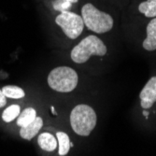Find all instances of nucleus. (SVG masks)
I'll return each mask as SVG.
<instances>
[{
  "label": "nucleus",
  "instance_id": "13",
  "mask_svg": "<svg viewBox=\"0 0 156 156\" xmlns=\"http://www.w3.org/2000/svg\"><path fill=\"white\" fill-rule=\"evenodd\" d=\"M2 92L7 97L13 99H20L25 95L24 91L21 87L14 86V85H7L2 88Z\"/></svg>",
  "mask_w": 156,
  "mask_h": 156
},
{
  "label": "nucleus",
  "instance_id": "9",
  "mask_svg": "<svg viewBox=\"0 0 156 156\" xmlns=\"http://www.w3.org/2000/svg\"><path fill=\"white\" fill-rule=\"evenodd\" d=\"M37 142L39 147L46 151H52L57 148L58 142L51 134L50 133H42L37 137Z\"/></svg>",
  "mask_w": 156,
  "mask_h": 156
},
{
  "label": "nucleus",
  "instance_id": "10",
  "mask_svg": "<svg viewBox=\"0 0 156 156\" xmlns=\"http://www.w3.org/2000/svg\"><path fill=\"white\" fill-rule=\"evenodd\" d=\"M37 118L36 109L33 108H27L20 113V115L17 117V125L20 127H23L27 124L32 122Z\"/></svg>",
  "mask_w": 156,
  "mask_h": 156
},
{
  "label": "nucleus",
  "instance_id": "4",
  "mask_svg": "<svg viewBox=\"0 0 156 156\" xmlns=\"http://www.w3.org/2000/svg\"><path fill=\"white\" fill-rule=\"evenodd\" d=\"M78 74L68 66H58L52 69L48 76L49 86L59 93H70L78 85Z\"/></svg>",
  "mask_w": 156,
  "mask_h": 156
},
{
  "label": "nucleus",
  "instance_id": "3",
  "mask_svg": "<svg viewBox=\"0 0 156 156\" xmlns=\"http://www.w3.org/2000/svg\"><path fill=\"white\" fill-rule=\"evenodd\" d=\"M107 47L104 42L96 36L91 35L82 39L71 51V59L77 64L86 63L91 56H104Z\"/></svg>",
  "mask_w": 156,
  "mask_h": 156
},
{
  "label": "nucleus",
  "instance_id": "14",
  "mask_svg": "<svg viewBox=\"0 0 156 156\" xmlns=\"http://www.w3.org/2000/svg\"><path fill=\"white\" fill-rule=\"evenodd\" d=\"M21 113V108L18 105H11L7 108L2 114V119L6 122H10L13 120H15Z\"/></svg>",
  "mask_w": 156,
  "mask_h": 156
},
{
  "label": "nucleus",
  "instance_id": "18",
  "mask_svg": "<svg viewBox=\"0 0 156 156\" xmlns=\"http://www.w3.org/2000/svg\"><path fill=\"white\" fill-rule=\"evenodd\" d=\"M66 1H68V2H70V3H72V4H74V3H77L79 0H66Z\"/></svg>",
  "mask_w": 156,
  "mask_h": 156
},
{
  "label": "nucleus",
  "instance_id": "11",
  "mask_svg": "<svg viewBox=\"0 0 156 156\" xmlns=\"http://www.w3.org/2000/svg\"><path fill=\"white\" fill-rule=\"evenodd\" d=\"M138 10L148 18L156 17V0H147L142 2L138 6Z\"/></svg>",
  "mask_w": 156,
  "mask_h": 156
},
{
  "label": "nucleus",
  "instance_id": "5",
  "mask_svg": "<svg viewBox=\"0 0 156 156\" xmlns=\"http://www.w3.org/2000/svg\"><path fill=\"white\" fill-rule=\"evenodd\" d=\"M55 23L62 28L65 35L70 39L79 37L84 28L82 17L69 10L61 12L56 17Z\"/></svg>",
  "mask_w": 156,
  "mask_h": 156
},
{
  "label": "nucleus",
  "instance_id": "19",
  "mask_svg": "<svg viewBox=\"0 0 156 156\" xmlns=\"http://www.w3.org/2000/svg\"><path fill=\"white\" fill-rule=\"evenodd\" d=\"M51 112H53V114H54V115L57 114V113H56V112L54 111V108H53V107H51Z\"/></svg>",
  "mask_w": 156,
  "mask_h": 156
},
{
  "label": "nucleus",
  "instance_id": "12",
  "mask_svg": "<svg viewBox=\"0 0 156 156\" xmlns=\"http://www.w3.org/2000/svg\"><path fill=\"white\" fill-rule=\"evenodd\" d=\"M56 137L58 141V147H59V155L64 156L68 153L70 149V140L67 134L64 132H57L56 133Z\"/></svg>",
  "mask_w": 156,
  "mask_h": 156
},
{
  "label": "nucleus",
  "instance_id": "8",
  "mask_svg": "<svg viewBox=\"0 0 156 156\" xmlns=\"http://www.w3.org/2000/svg\"><path fill=\"white\" fill-rule=\"evenodd\" d=\"M142 46L147 51L156 50V18L151 20L147 26V37L143 41Z\"/></svg>",
  "mask_w": 156,
  "mask_h": 156
},
{
  "label": "nucleus",
  "instance_id": "17",
  "mask_svg": "<svg viewBox=\"0 0 156 156\" xmlns=\"http://www.w3.org/2000/svg\"><path fill=\"white\" fill-rule=\"evenodd\" d=\"M143 115H144L146 118H148V116H149V111H147L146 109H145V110H143Z\"/></svg>",
  "mask_w": 156,
  "mask_h": 156
},
{
  "label": "nucleus",
  "instance_id": "1",
  "mask_svg": "<svg viewBox=\"0 0 156 156\" xmlns=\"http://www.w3.org/2000/svg\"><path fill=\"white\" fill-rule=\"evenodd\" d=\"M97 117L95 111L88 105L76 106L70 114V124L73 131L82 136H88L94 129Z\"/></svg>",
  "mask_w": 156,
  "mask_h": 156
},
{
  "label": "nucleus",
  "instance_id": "7",
  "mask_svg": "<svg viewBox=\"0 0 156 156\" xmlns=\"http://www.w3.org/2000/svg\"><path fill=\"white\" fill-rule=\"evenodd\" d=\"M42 126H43V120L40 117H37L29 124H27L23 127H21L20 136L23 139L31 140L33 137H35L37 135V133L39 132Z\"/></svg>",
  "mask_w": 156,
  "mask_h": 156
},
{
  "label": "nucleus",
  "instance_id": "6",
  "mask_svg": "<svg viewBox=\"0 0 156 156\" xmlns=\"http://www.w3.org/2000/svg\"><path fill=\"white\" fill-rule=\"evenodd\" d=\"M141 107L144 109L151 108L156 102V77H152L139 94Z\"/></svg>",
  "mask_w": 156,
  "mask_h": 156
},
{
  "label": "nucleus",
  "instance_id": "15",
  "mask_svg": "<svg viewBox=\"0 0 156 156\" xmlns=\"http://www.w3.org/2000/svg\"><path fill=\"white\" fill-rule=\"evenodd\" d=\"M52 6L55 10L64 12V11H67L70 8H71L72 3L66 1V0H55V1L52 3Z\"/></svg>",
  "mask_w": 156,
  "mask_h": 156
},
{
  "label": "nucleus",
  "instance_id": "16",
  "mask_svg": "<svg viewBox=\"0 0 156 156\" xmlns=\"http://www.w3.org/2000/svg\"><path fill=\"white\" fill-rule=\"evenodd\" d=\"M7 104V96L3 94L2 90H0V108L5 107Z\"/></svg>",
  "mask_w": 156,
  "mask_h": 156
},
{
  "label": "nucleus",
  "instance_id": "2",
  "mask_svg": "<svg viewBox=\"0 0 156 156\" xmlns=\"http://www.w3.org/2000/svg\"><path fill=\"white\" fill-rule=\"evenodd\" d=\"M81 15L84 25L94 33L104 34L110 31L113 27L112 17L97 9L93 4H85L81 9Z\"/></svg>",
  "mask_w": 156,
  "mask_h": 156
}]
</instances>
